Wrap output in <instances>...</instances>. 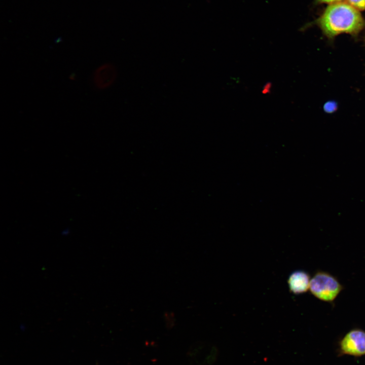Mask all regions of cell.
Masks as SVG:
<instances>
[{
	"mask_svg": "<svg viewBox=\"0 0 365 365\" xmlns=\"http://www.w3.org/2000/svg\"><path fill=\"white\" fill-rule=\"evenodd\" d=\"M339 349L341 355H365V331L358 328L349 331L340 341Z\"/></svg>",
	"mask_w": 365,
	"mask_h": 365,
	"instance_id": "cell-3",
	"label": "cell"
},
{
	"mask_svg": "<svg viewBox=\"0 0 365 365\" xmlns=\"http://www.w3.org/2000/svg\"><path fill=\"white\" fill-rule=\"evenodd\" d=\"M315 24L330 41L343 33L356 37L365 29L360 12L346 2L328 5Z\"/></svg>",
	"mask_w": 365,
	"mask_h": 365,
	"instance_id": "cell-1",
	"label": "cell"
},
{
	"mask_svg": "<svg viewBox=\"0 0 365 365\" xmlns=\"http://www.w3.org/2000/svg\"><path fill=\"white\" fill-rule=\"evenodd\" d=\"M345 2L360 12L365 10V0H346Z\"/></svg>",
	"mask_w": 365,
	"mask_h": 365,
	"instance_id": "cell-7",
	"label": "cell"
},
{
	"mask_svg": "<svg viewBox=\"0 0 365 365\" xmlns=\"http://www.w3.org/2000/svg\"><path fill=\"white\" fill-rule=\"evenodd\" d=\"M117 77L118 70L116 66L111 63H104L94 70L93 84L98 90H105L114 84Z\"/></svg>",
	"mask_w": 365,
	"mask_h": 365,
	"instance_id": "cell-4",
	"label": "cell"
},
{
	"mask_svg": "<svg viewBox=\"0 0 365 365\" xmlns=\"http://www.w3.org/2000/svg\"><path fill=\"white\" fill-rule=\"evenodd\" d=\"M363 41H364V45H365V37L364 38V40H363Z\"/></svg>",
	"mask_w": 365,
	"mask_h": 365,
	"instance_id": "cell-9",
	"label": "cell"
},
{
	"mask_svg": "<svg viewBox=\"0 0 365 365\" xmlns=\"http://www.w3.org/2000/svg\"><path fill=\"white\" fill-rule=\"evenodd\" d=\"M310 276L308 273L303 271H297L293 272L288 280L290 290L295 294L306 292L309 289Z\"/></svg>",
	"mask_w": 365,
	"mask_h": 365,
	"instance_id": "cell-5",
	"label": "cell"
},
{
	"mask_svg": "<svg viewBox=\"0 0 365 365\" xmlns=\"http://www.w3.org/2000/svg\"><path fill=\"white\" fill-rule=\"evenodd\" d=\"M338 108L337 102L335 101H328L326 102L323 106L324 111L327 114H332L335 112Z\"/></svg>",
	"mask_w": 365,
	"mask_h": 365,
	"instance_id": "cell-6",
	"label": "cell"
},
{
	"mask_svg": "<svg viewBox=\"0 0 365 365\" xmlns=\"http://www.w3.org/2000/svg\"><path fill=\"white\" fill-rule=\"evenodd\" d=\"M343 287L332 275L324 272H317L310 280L309 289L311 294L320 300L333 302Z\"/></svg>",
	"mask_w": 365,
	"mask_h": 365,
	"instance_id": "cell-2",
	"label": "cell"
},
{
	"mask_svg": "<svg viewBox=\"0 0 365 365\" xmlns=\"http://www.w3.org/2000/svg\"><path fill=\"white\" fill-rule=\"evenodd\" d=\"M346 0H315L316 4H326L329 5L345 2Z\"/></svg>",
	"mask_w": 365,
	"mask_h": 365,
	"instance_id": "cell-8",
	"label": "cell"
}]
</instances>
